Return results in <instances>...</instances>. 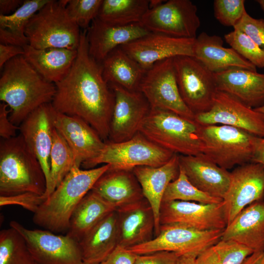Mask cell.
Returning <instances> with one entry per match:
<instances>
[{"mask_svg":"<svg viewBox=\"0 0 264 264\" xmlns=\"http://www.w3.org/2000/svg\"><path fill=\"white\" fill-rule=\"evenodd\" d=\"M87 31L81 32L77 57L69 72L55 84L51 105L57 112L86 121L105 141L109 136L114 95L103 77L101 63L89 54Z\"/></svg>","mask_w":264,"mask_h":264,"instance_id":"1","label":"cell"},{"mask_svg":"<svg viewBox=\"0 0 264 264\" xmlns=\"http://www.w3.org/2000/svg\"><path fill=\"white\" fill-rule=\"evenodd\" d=\"M56 86L43 77L23 55L7 62L0 78V100L10 109L9 119L19 126L33 111L51 103Z\"/></svg>","mask_w":264,"mask_h":264,"instance_id":"2","label":"cell"},{"mask_svg":"<svg viewBox=\"0 0 264 264\" xmlns=\"http://www.w3.org/2000/svg\"><path fill=\"white\" fill-rule=\"evenodd\" d=\"M110 164L82 170L75 165L54 192L34 213V223L53 233L67 231L72 213Z\"/></svg>","mask_w":264,"mask_h":264,"instance_id":"3","label":"cell"},{"mask_svg":"<svg viewBox=\"0 0 264 264\" xmlns=\"http://www.w3.org/2000/svg\"><path fill=\"white\" fill-rule=\"evenodd\" d=\"M46 180L42 166L21 134L0 140V196L24 193L43 195Z\"/></svg>","mask_w":264,"mask_h":264,"instance_id":"4","label":"cell"},{"mask_svg":"<svg viewBox=\"0 0 264 264\" xmlns=\"http://www.w3.org/2000/svg\"><path fill=\"white\" fill-rule=\"evenodd\" d=\"M200 125L174 112L151 109L139 132L174 154L196 155L202 154Z\"/></svg>","mask_w":264,"mask_h":264,"instance_id":"5","label":"cell"},{"mask_svg":"<svg viewBox=\"0 0 264 264\" xmlns=\"http://www.w3.org/2000/svg\"><path fill=\"white\" fill-rule=\"evenodd\" d=\"M68 1L49 0L32 17L25 32L29 45L36 49L77 50L81 31L66 12Z\"/></svg>","mask_w":264,"mask_h":264,"instance_id":"6","label":"cell"},{"mask_svg":"<svg viewBox=\"0 0 264 264\" xmlns=\"http://www.w3.org/2000/svg\"><path fill=\"white\" fill-rule=\"evenodd\" d=\"M202 154L226 170L251 162L260 137L223 125H200Z\"/></svg>","mask_w":264,"mask_h":264,"instance_id":"7","label":"cell"},{"mask_svg":"<svg viewBox=\"0 0 264 264\" xmlns=\"http://www.w3.org/2000/svg\"><path fill=\"white\" fill-rule=\"evenodd\" d=\"M174 154L138 132L125 141L105 142L99 155L83 166L89 169L104 163L110 164L111 168L129 170L138 166L158 167L168 162Z\"/></svg>","mask_w":264,"mask_h":264,"instance_id":"8","label":"cell"},{"mask_svg":"<svg viewBox=\"0 0 264 264\" xmlns=\"http://www.w3.org/2000/svg\"><path fill=\"white\" fill-rule=\"evenodd\" d=\"M223 230H200L179 223L161 224L158 234L151 241L128 249L137 255L164 251L179 256H198L220 241Z\"/></svg>","mask_w":264,"mask_h":264,"instance_id":"9","label":"cell"},{"mask_svg":"<svg viewBox=\"0 0 264 264\" xmlns=\"http://www.w3.org/2000/svg\"><path fill=\"white\" fill-rule=\"evenodd\" d=\"M176 81L180 95L195 114L211 108L217 88L214 73L195 57L173 58Z\"/></svg>","mask_w":264,"mask_h":264,"instance_id":"10","label":"cell"},{"mask_svg":"<svg viewBox=\"0 0 264 264\" xmlns=\"http://www.w3.org/2000/svg\"><path fill=\"white\" fill-rule=\"evenodd\" d=\"M139 91L151 109L170 111L195 120V114L185 104L179 93L173 58L158 62L147 70Z\"/></svg>","mask_w":264,"mask_h":264,"instance_id":"11","label":"cell"},{"mask_svg":"<svg viewBox=\"0 0 264 264\" xmlns=\"http://www.w3.org/2000/svg\"><path fill=\"white\" fill-rule=\"evenodd\" d=\"M197 7L189 0H169L148 10L140 24L151 32L196 38L200 25Z\"/></svg>","mask_w":264,"mask_h":264,"instance_id":"12","label":"cell"},{"mask_svg":"<svg viewBox=\"0 0 264 264\" xmlns=\"http://www.w3.org/2000/svg\"><path fill=\"white\" fill-rule=\"evenodd\" d=\"M24 239L38 264H82L79 242L66 235L47 230L29 229L16 221L10 222Z\"/></svg>","mask_w":264,"mask_h":264,"instance_id":"13","label":"cell"},{"mask_svg":"<svg viewBox=\"0 0 264 264\" xmlns=\"http://www.w3.org/2000/svg\"><path fill=\"white\" fill-rule=\"evenodd\" d=\"M195 120L200 125H227L264 137V115L235 97L219 90L211 109L195 114Z\"/></svg>","mask_w":264,"mask_h":264,"instance_id":"14","label":"cell"},{"mask_svg":"<svg viewBox=\"0 0 264 264\" xmlns=\"http://www.w3.org/2000/svg\"><path fill=\"white\" fill-rule=\"evenodd\" d=\"M114 95L109 141L118 143L130 139L138 132L151 109L140 91H130L120 86L110 85Z\"/></svg>","mask_w":264,"mask_h":264,"instance_id":"15","label":"cell"},{"mask_svg":"<svg viewBox=\"0 0 264 264\" xmlns=\"http://www.w3.org/2000/svg\"><path fill=\"white\" fill-rule=\"evenodd\" d=\"M195 39L151 32L120 47L147 71L166 59L178 56L194 57Z\"/></svg>","mask_w":264,"mask_h":264,"instance_id":"16","label":"cell"},{"mask_svg":"<svg viewBox=\"0 0 264 264\" xmlns=\"http://www.w3.org/2000/svg\"><path fill=\"white\" fill-rule=\"evenodd\" d=\"M264 198V167L250 162L235 168L223 198L227 225L247 206Z\"/></svg>","mask_w":264,"mask_h":264,"instance_id":"17","label":"cell"},{"mask_svg":"<svg viewBox=\"0 0 264 264\" xmlns=\"http://www.w3.org/2000/svg\"><path fill=\"white\" fill-rule=\"evenodd\" d=\"M159 222L160 225L179 223L200 230H224L227 226L223 201L214 204L181 200L162 202Z\"/></svg>","mask_w":264,"mask_h":264,"instance_id":"18","label":"cell"},{"mask_svg":"<svg viewBox=\"0 0 264 264\" xmlns=\"http://www.w3.org/2000/svg\"><path fill=\"white\" fill-rule=\"evenodd\" d=\"M55 110L51 103L33 111L20 125L24 140L39 160L46 180L50 179V154L52 145Z\"/></svg>","mask_w":264,"mask_h":264,"instance_id":"19","label":"cell"},{"mask_svg":"<svg viewBox=\"0 0 264 264\" xmlns=\"http://www.w3.org/2000/svg\"><path fill=\"white\" fill-rule=\"evenodd\" d=\"M54 125L72 150L76 165L80 167L96 158L105 142L90 125L83 119L55 110Z\"/></svg>","mask_w":264,"mask_h":264,"instance_id":"20","label":"cell"},{"mask_svg":"<svg viewBox=\"0 0 264 264\" xmlns=\"http://www.w3.org/2000/svg\"><path fill=\"white\" fill-rule=\"evenodd\" d=\"M118 245L126 248L146 243L154 237L153 210L144 198L116 210Z\"/></svg>","mask_w":264,"mask_h":264,"instance_id":"21","label":"cell"},{"mask_svg":"<svg viewBox=\"0 0 264 264\" xmlns=\"http://www.w3.org/2000/svg\"><path fill=\"white\" fill-rule=\"evenodd\" d=\"M150 33L140 23L118 25L96 18L87 31L88 52L97 62L101 63L115 48Z\"/></svg>","mask_w":264,"mask_h":264,"instance_id":"22","label":"cell"},{"mask_svg":"<svg viewBox=\"0 0 264 264\" xmlns=\"http://www.w3.org/2000/svg\"><path fill=\"white\" fill-rule=\"evenodd\" d=\"M179 168L196 188L209 195L223 199L230 182L231 172L208 159L203 154H178Z\"/></svg>","mask_w":264,"mask_h":264,"instance_id":"23","label":"cell"},{"mask_svg":"<svg viewBox=\"0 0 264 264\" xmlns=\"http://www.w3.org/2000/svg\"><path fill=\"white\" fill-rule=\"evenodd\" d=\"M132 172L142 189L144 198L151 206L154 217V236L158 233L160 211L165 190L179 174L178 154H174L171 159L158 167L138 166Z\"/></svg>","mask_w":264,"mask_h":264,"instance_id":"24","label":"cell"},{"mask_svg":"<svg viewBox=\"0 0 264 264\" xmlns=\"http://www.w3.org/2000/svg\"><path fill=\"white\" fill-rule=\"evenodd\" d=\"M221 239L234 241L254 252L264 251V200L239 213L224 229Z\"/></svg>","mask_w":264,"mask_h":264,"instance_id":"25","label":"cell"},{"mask_svg":"<svg viewBox=\"0 0 264 264\" xmlns=\"http://www.w3.org/2000/svg\"><path fill=\"white\" fill-rule=\"evenodd\" d=\"M223 44L220 36L201 32L195 39L194 57L213 73L233 68L257 71L254 65Z\"/></svg>","mask_w":264,"mask_h":264,"instance_id":"26","label":"cell"},{"mask_svg":"<svg viewBox=\"0 0 264 264\" xmlns=\"http://www.w3.org/2000/svg\"><path fill=\"white\" fill-rule=\"evenodd\" d=\"M213 73L218 90L253 109L264 105V74L239 68Z\"/></svg>","mask_w":264,"mask_h":264,"instance_id":"27","label":"cell"},{"mask_svg":"<svg viewBox=\"0 0 264 264\" xmlns=\"http://www.w3.org/2000/svg\"><path fill=\"white\" fill-rule=\"evenodd\" d=\"M91 190L117 209L144 198L132 170L110 167L98 179Z\"/></svg>","mask_w":264,"mask_h":264,"instance_id":"28","label":"cell"},{"mask_svg":"<svg viewBox=\"0 0 264 264\" xmlns=\"http://www.w3.org/2000/svg\"><path fill=\"white\" fill-rule=\"evenodd\" d=\"M83 263L106 261L118 245L116 210L92 227L79 242Z\"/></svg>","mask_w":264,"mask_h":264,"instance_id":"29","label":"cell"},{"mask_svg":"<svg viewBox=\"0 0 264 264\" xmlns=\"http://www.w3.org/2000/svg\"><path fill=\"white\" fill-rule=\"evenodd\" d=\"M23 48L27 62L46 80L54 84L66 76L77 55V50L66 48L36 49L29 44Z\"/></svg>","mask_w":264,"mask_h":264,"instance_id":"30","label":"cell"},{"mask_svg":"<svg viewBox=\"0 0 264 264\" xmlns=\"http://www.w3.org/2000/svg\"><path fill=\"white\" fill-rule=\"evenodd\" d=\"M116 207L91 190L72 213L66 235L77 242Z\"/></svg>","mask_w":264,"mask_h":264,"instance_id":"31","label":"cell"},{"mask_svg":"<svg viewBox=\"0 0 264 264\" xmlns=\"http://www.w3.org/2000/svg\"><path fill=\"white\" fill-rule=\"evenodd\" d=\"M101 65L103 77L109 86L117 85L130 91H139L147 71L120 47L112 50Z\"/></svg>","mask_w":264,"mask_h":264,"instance_id":"32","label":"cell"},{"mask_svg":"<svg viewBox=\"0 0 264 264\" xmlns=\"http://www.w3.org/2000/svg\"><path fill=\"white\" fill-rule=\"evenodd\" d=\"M49 0H25L13 13L0 15V42L22 47L28 44L26 27L32 17Z\"/></svg>","mask_w":264,"mask_h":264,"instance_id":"33","label":"cell"},{"mask_svg":"<svg viewBox=\"0 0 264 264\" xmlns=\"http://www.w3.org/2000/svg\"><path fill=\"white\" fill-rule=\"evenodd\" d=\"M149 4V0H103L97 18L118 25L140 23Z\"/></svg>","mask_w":264,"mask_h":264,"instance_id":"34","label":"cell"},{"mask_svg":"<svg viewBox=\"0 0 264 264\" xmlns=\"http://www.w3.org/2000/svg\"><path fill=\"white\" fill-rule=\"evenodd\" d=\"M76 165L74 154L62 135L54 128L50 154V179L44 195L48 198Z\"/></svg>","mask_w":264,"mask_h":264,"instance_id":"35","label":"cell"},{"mask_svg":"<svg viewBox=\"0 0 264 264\" xmlns=\"http://www.w3.org/2000/svg\"><path fill=\"white\" fill-rule=\"evenodd\" d=\"M254 252L234 241L221 239L200 253L196 264H241Z\"/></svg>","mask_w":264,"mask_h":264,"instance_id":"36","label":"cell"},{"mask_svg":"<svg viewBox=\"0 0 264 264\" xmlns=\"http://www.w3.org/2000/svg\"><path fill=\"white\" fill-rule=\"evenodd\" d=\"M23 237L15 229L0 232V264H35Z\"/></svg>","mask_w":264,"mask_h":264,"instance_id":"37","label":"cell"},{"mask_svg":"<svg viewBox=\"0 0 264 264\" xmlns=\"http://www.w3.org/2000/svg\"><path fill=\"white\" fill-rule=\"evenodd\" d=\"M173 200L214 204L220 203L223 199L212 197L198 189L189 181L183 171L179 168L178 176L168 185L162 202Z\"/></svg>","mask_w":264,"mask_h":264,"instance_id":"38","label":"cell"},{"mask_svg":"<svg viewBox=\"0 0 264 264\" xmlns=\"http://www.w3.org/2000/svg\"><path fill=\"white\" fill-rule=\"evenodd\" d=\"M226 42L256 67L264 68V51L249 37L236 29L225 34Z\"/></svg>","mask_w":264,"mask_h":264,"instance_id":"39","label":"cell"},{"mask_svg":"<svg viewBox=\"0 0 264 264\" xmlns=\"http://www.w3.org/2000/svg\"><path fill=\"white\" fill-rule=\"evenodd\" d=\"M103 0H69L66 10L78 25L87 30L98 17Z\"/></svg>","mask_w":264,"mask_h":264,"instance_id":"40","label":"cell"},{"mask_svg":"<svg viewBox=\"0 0 264 264\" xmlns=\"http://www.w3.org/2000/svg\"><path fill=\"white\" fill-rule=\"evenodd\" d=\"M244 3V0H215L214 16L221 24L234 27L246 12Z\"/></svg>","mask_w":264,"mask_h":264,"instance_id":"41","label":"cell"},{"mask_svg":"<svg viewBox=\"0 0 264 264\" xmlns=\"http://www.w3.org/2000/svg\"><path fill=\"white\" fill-rule=\"evenodd\" d=\"M233 28L246 34L264 51V19L253 18L246 12Z\"/></svg>","mask_w":264,"mask_h":264,"instance_id":"42","label":"cell"},{"mask_svg":"<svg viewBox=\"0 0 264 264\" xmlns=\"http://www.w3.org/2000/svg\"><path fill=\"white\" fill-rule=\"evenodd\" d=\"M47 197L32 193H24L8 196H0V205H17L35 213Z\"/></svg>","mask_w":264,"mask_h":264,"instance_id":"43","label":"cell"},{"mask_svg":"<svg viewBox=\"0 0 264 264\" xmlns=\"http://www.w3.org/2000/svg\"><path fill=\"white\" fill-rule=\"evenodd\" d=\"M180 256L169 251L137 255L134 264H176Z\"/></svg>","mask_w":264,"mask_h":264,"instance_id":"44","label":"cell"},{"mask_svg":"<svg viewBox=\"0 0 264 264\" xmlns=\"http://www.w3.org/2000/svg\"><path fill=\"white\" fill-rule=\"evenodd\" d=\"M10 109L7 104H0V136L7 139L16 136L19 127L13 124L9 119Z\"/></svg>","mask_w":264,"mask_h":264,"instance_id":"45","label":"cell"},{"mask_svg":"<svg viewBox=\"0 0 264 264\" xmlns=\"http://www.w3.org/2000/svg\"><path fill=\"white\" fill-rule=\"evenodd\" d=\"M137 254L126 248L117 245L107 260V264H134Z\"/></svg>","mask_w":264,"mask_h":264,"instance_id":"46","label":"cell"},{"mask_svg":"<svg viewBox=\"0 0 264 264\" xmlns=\"http://www.w3.org/2000/svg\"><path fill=\"white\" fill-rule=\"evenodd\" d=\"M24 49L22 47L0 44V69L1 70L4 65L9 60L19 55H23Z\"/></svg>","mask_w":264,"mask_h":264,"instance_id":"47","label":"cell"},{"mask_svg":"<svg viewBox=\"0 0 264 264\" xmlns=\"http://www.w3.org/2000/svg\"><path fill=\"white\" fill-rule=\"evenodd\" d=\"M21 0H0V15H8L15 11L23 3Z\"/></svg>","mask_w":264,"mask_h":264,"instance_id":"48","label":"cell"},{"mask_svg":"<svg viewBox=\"0 0 264 264\" xmlns=\"http://www.w3.org/2000/svg\"><path fill=\"white\" fill-rule=\"evenodd\" d=\"M251 162L260 163L264 167V137L259 138Z\"/></svg>","mask_w":264,"mask_h":264,"instance_id":"49","label":"cell"},{"mask_svg":"<svg viewBox=\"0 0 264 264\" xmlns=\"http://www.w3.org/2000/svg\"><path fill=\"white\" fill-rule=\"evenodd\" d=\"M241 264H264V251L254 252Z\"/></svg>","mask_w":264,"mask_h":264,"instance_id":"50","label":"cell"},{"mask_svg":"<svg viewBox=\"0 0 264 264\" xmlns=\"http://www.w3.org/2000/svg\"><path fill=\"white\" fill-rule=\"evenodd\" d=\"M197 256L195 255H184L180 256L176 264H196V259Z\"/></svg>","mask_w":264,"mask_h":264,"instance_id":"51","label":"cell"},{"mask_svg":"<svg viewBox=\"0 0 264 264\" xmlns=\"http://www.w3.org/2000/svg\"><path fill=\"white\" fill-rule=\"evenodd\" d=\"M165 1L162 0H149V9L154 8L156 7L161 4H162Z\"/></svg>","mask_w":264,"mask_h":264,"instance_id":"52","label":"cell"},{"mask_svg":"<svg viewBox=\"0 0 264 264\" xmlns=\"http://www.w3.org/2000/svg\"><path fill=\"white\" fill-rule=\"evenodd\" d=\"M256 111L259 112L264 115V105L261 107L254 109Z\"/></svg>","mask_w":264,"mask_h":264,"instance_id":"53","label":"cell"},{"mask_svg":"<svg viewBox=\"0 0 264 264\" xmlns=\"http://www.w3.org/2000/svg\"><path fill=\"white\" fill-rule=\"evenodd\" d=\"M257 2L259 3L260 7L264 12V0H258Z\"/></svg>","mask_w":264,"mask_h":264,"instance_id":"54","label":"cell"},{"mask_svg":"<svg viewBox=\"0 0 264 264\" xmlns=\"http://www.w3.org/2000/svg\"><path fill=\"white\" fill-rule=\"evenodd\" d=\"M82 264H107L106 262H103L102 263H94V264H87L85 263H83Z\"/></svg>","mask_w":264,"mask_h":264,"instance_id":"55","label":"cell"},{"mask_svg":"<svg viewBox=\"0 0 264 264\" xmlns=\"http://www.w3.org/2000/svg\"><path fill=\"white\" fill-rule=\"evenodd\" d=\"M35 264H37V263H35Z\"/></svg>","mask_w":264,"mask_h":264,"instance_id":"56","label":"cell"}]
</instances>
